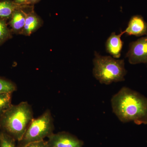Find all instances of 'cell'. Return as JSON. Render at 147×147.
<instances>
[{
	"label": "cell",
	"instance_id": "6da1fadb",
	"mask_svg": "<svg viewBox=\"0 0 147 147\" xmlns=\"http://www.w3.org/2000/svg\"><path fill=\"white\" fill-rule=\"evenodd\" d=\"M113 113L121 121L147 124V98L138 92L123 87L111 99Z\"/></svg>",
	"mask_w": 147,
	"mask_h": 147
},
{
	"label": "cell",
	"instance_id": "7a4b0ae2",
	"mask_svg": "<svg viewBox=\"0 0 147 147\" xmlns=\"http://www.w3.org/2000/svg\"><path fill=\"white\" fill-rule=\"evenodd\" d=\"M32 120L31 107L28 102L23 101L18 105H11L1 116L0 123L11 136L21 141Z\"/></svg>",
	"mask_w": 147,
	"mask_h": 147
},
{
	"label": "cell",
	"instance_id": "3957f363",
	"mask_svg": "<svg viewBox=\"0 0 147 147\" xmlns=\"http://www.w3.org/2000/svg\"><path fill=\"white\" fill-rule=\"evenodd\" d=\"M93 74L100 84L110 85L113 82H123L127 71L123 59L100 55L94 52Z\"/></svg>",
	"mask_w": 147,
	"mask_h": 147
},
{
	"label": "cell",
	"instance_id": "277c9868",
	"mask_svg": "<svg viewBox=\"0 0 147 147\" xmlns=\"http://www.w3.org/2000/svg\"><path fill=\"white\" fill-rule=\"evenodd\" d=\"M53 128V117L49 110L35 119L29 125L22 140L23 144L44 140L52 134Z\"/></svg>",
	"mask_w": 147,
	"mask_h": 147
},
{
	"label": "cell",
	"instance_id": "5b68a950",
	"mask_svg": "<svg viewBox=\"0 0 147 147\" xmlns=\"http://www.w3.org/2000/svg\"><path fill=\"white\" fill-rule=\"evenodd\" d=\"M126 57L131 64L143 63L147 65V35L129 43Z\"/></svg>",
	"mask_w": 147,
	"mask_h": 147
},
{
	"label": "cell",
	"instance_id": "8992f818",
	"mask_svg": "<svg viewBox=\"0 0 147 147\" xmlns=\"http://www.w3.org/2000/svg\"><path fill=\"white\" fill-rule=\"evenodd\" d=\"M49 147H82L83 142L66 132L52 134L48 136Z\"/></svg>",
	"mask_w": 147,
	"mask_h": 147
},
{
	"label": "cell",
	"instance_id": "52a82bcc",
	"mask_svg": "<svg viewBox=\"0 0 147 147\" xmlns=\"http://www.w3.org/2000/svg\"><path fill=\"white\" fill-rule=\"evenodd\" d=\"M124 34L137 37L147 35V23L141 15L132 16L129 21Z\"/></svg>",
	"mask_w": 147,
	"mask_h": 147
},
{
	"label": "cell",
	"instance_id": "ba28073f",
	"mask_svg": "<svg viewBox=\"0 0 147 147\" xmlns=\"http://www.w3.org/2000/svg\"><path fill=\"white\" fill-rule=\"evenodd\" d=\"M124 34L123 31L121 30L120 33L117 35L116 34L115 32H113L105 42L106 52L115 59H119L120 57L123 44L121 37Z\"/></svg>",
	"mask_w": 147,
	"mask_h": 147
},
{
	"label": "cell",
	"instance_id": "9c48e42d",
	"mask_svg": "<svg viewBox=\"0 0 147 147\" xmlns=\"http://www.w3.org/2000/svg\"><path fill=\"white\" fill-rule=\"evenodd\" d=\"M26 16L27 14L20 9L13 12L10 18L9 24L14 33H21L23 32Z\"/></svg>",
	"mask_w": 147,
	"mask_h": 147
},
{
	"label": "cell",
	"instance_id": "30bf717a",
	"mask_svg": "<svg viewBox=\"0 0 147 147\" xmlns=\"http://www.w3.org/2000/svg\"><path fill=\"white\" fill-rule=\"evenodd\" d=\"M21 6L10 0L0 1V18L4 20L10 19L13 12Z\"/></svg>",
	"mask_w": 147,
	"mask_h": 147
},
{
	"label": "cell",
	"instance_id": "8fae6325",
	"mask_svg": "<svg viewBox=\"0 0 147 147\" xmlns=\"http://www.w3.org/2000/svg\"><path fill=\"white\" fill-rule=\"evenodd\" d=\"M41 21L37 15L33 13L27 14L26 22L22 33L30 36L39 28Z\"/></svg>",
	"mask_w": 147,
	"mask_h": 147
},
{
	"label": "cell",
	"instance_id": "7c38bea8",
	"mask_svg": "<svg viewBox=\"0 0 147 147\" xmlns=\"http://www.w3.org/2000/svg\"><path fill=\"white\" fill-rule=\"evenodd\" d=\"M11 93L0 94V116L11 106Z\"/></svg>",
	"mask_w": 147,
	"mask_h": 147
},
{
	"label": "cell",
	"instance_id": "4fadbf2b",
	"mask_svg": "<svg viewBox=\"0 0 147 147\" xmlns=\"http://www.w3.org/2000/svg\"><path fill=\"white\" fill-rule=\"evenodd\" d=\"M11 36L10 30L6 23L5 20L0 18V45Z\"/></svg>",
	"mask_w": 147,
	"mask_h": 147
},
{
	"label": "cell",
	"instance_id": "5bb4252c",
	"mask_svg": "<svg viewBox=\"0 0 147 147\" xmlns=\"http://www.w3.org/2000/svg\"><path fill=\"white\" fill-rule=\"evenodd\" d=\"M16 90V86L12 82L0 78V94L12 93Z\"/></svg>",
	"mask_w": 147,
	"mask_h": 147
},
{
	"label": "cell",
	"instance_id": "9a60e30c",
	"mask_svg": "<svg viewBox=\"0 0 147 147\" xmlns=\"http://www.w3.org/2000/svg\"><path fill=\"white\" fill-rule=\"evenodd\" d=\"M0 147H16L13 138L2 133L0 135Z\"/></svg>",
	"mask_w": 147,
	"mask_h": 147
},
{
	"label": "cell",
	"instance_id": "2e32d148",
	"mask_svg": "<svg viewBox=\"0 0 147 147\" xmlns=\"http://www.w3.org/2000/svg\"><path fill=\"white\" fill-rule=\"evenodd\" d=\"M21 147H49L48 142L44 140L24 144Z\"/></svg>",
	"mask_w": 147,
	"mask_h": 147
},
{
	"label": "cell",
	"instance_id": "e0dca14e",
	"mask_svg": "<svg viewBox=\"0 0 147 147\" xmlns=\"http://www.w3.org/2000/svg\"><path fill=\"white\" fill-rule=\"evenodd\" d=\"M28 0H14L13 2L18 5H22L24 4L27 3Z\"/></svg>",
	"mask_w": 147,
	"mask_h": 147
},
{
	"label": "cell",
	"instance_id": "ac0fdd59",
	"mask_svg": "<svg viewBox=\"0 0 147 147\" xmlns=\"http://www.w3.org/2000/svg\"><path fill=\"white\" fill-rule=\"evenodd\" d=\"M40 0H28V2L27 3L28 4H34L35 3H36L38 2Z\"/></svg>",
	"mask_w": 147,
	"mask_h": 147
}]
</instances>
